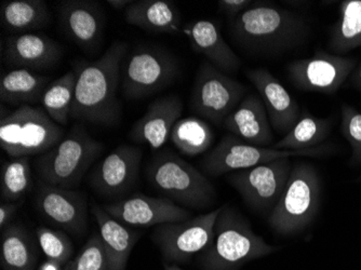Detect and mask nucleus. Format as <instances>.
<instances>
[{"label": "nucleus", "instance_id": "nucleus-28", "mask_svg": "<svg viewBox=\"0 0 361 270\" xmlns=\"http://www.w3.org/2000/svg\"><path fill=\"white\" fill-rule=\"evenodd\" d=\"M214 134L210 125L200 118L180 119L170 134L173 145L183 155L194 156L204 153L212 145Z\"/></svg>", "mask_w": 361, "mask_h": 270}, {"label": "nucleus", "instance_id": "nucleus-27", "mask_svg": "<svg viewBox=\"0 0 361 270\" xmlns=\"http://www.w3.org/2000/svg\"><path fill=\"white\" fill-rule=\"evenodd\" d=\"M37 251L25 227L10 224L1 233V265L5 270H32Z\"/></svg>", "mask_w": 361, "mask_h": 270}, {"label": "nucleus", "instance_id": "nucleus-3", "mask_svg": "<svg viewBox=\"0 0 361 270\" xmlns=\"http://www.w3.org/2000/svg\"><path fill=\"white\" fill-rule=\"evenodd\" d=\"M278 247L252 231L250 223L234 207H221L214 226V238L200 253L204 270H238L253 259L269 257Z\"/></svg>", "mask_w": 361, "mask_h": 270}, {"label": "nucleus", "instance_id": "nucleus-9", "mask_svg": "<svg viewBox=\"0 0 361 270\" xmlns=\"http://www.w3.org/2000/svg\"><path fill=\"white\" fill-rule=\"evenodd\" d=\"M245 94L247 88L243 83L204 61L195 77L190 106L200 117L214 125H223Z\"/></svg>", "mask_w": 361, "mask_h": 270}, {"label": "nucleus", "instance_id": "nucleus-29", "mask_svg": "<svg viewBox=\"0 0 361 270\" xmlns=\"http://www.w3.org/2000/svg\"><path fill=\"white\" fill-rule=\"evenodd\" d=\"M331 123L310 113H303L298 123L274 146L276 149L303 150L319 147L328 137Z\"/></svg>", "mask_w": 361, "mask_h": 270}, {"label": "nucleus", "instance_id": "nucleus-19", "mask_svg": "<svg viewBox=\"0 0 361 270\" xmlns=\"http://www.w3.org/2000/svg\"><path fill=\"white\" fill-rule=\"evenodd\" d=\"M245 75L259 92L274 129L285 135L289 133L301 117L295 99L278 79L264 68L249 70Z\"/></svg>", "mask_w": 361, "mask_h": 270}, {"label": "nucleus", "instance_id": "nucleus-25", "mask_svg": "<svg viewBox=\"0 0 361 270\" xmlns=\"http://www.w3.org/2000/svg\"><path fill=\"white\" fill-rule=\"evenodd\" d=\"M0 19L6 30L21 35L46 27L50 13L44 0H8L1 5Z\"/></svg>", "mask_w": 361, "mask_h": 270}, {"label": "nucleus", "instance_id": "nucleus-31", "mask_svg": "<svg viewBox=\"0 0 361 270\" xmlns=\"http://www.w3.org/2000/svg\"><path fill=\"white\" fill-rule=\"evenodd\" d=\"M76 80V70L65 73L60 78L52 81L42 95V109L58 125H66L70 121Z\"/></svg>", "mask_w": 361, "mask_h": 270}, {"label": "nucleus", "instance_id": "nucleus-30", "mask_svg": "<svg viewBox=\"0 0 361 270\" xmlns=\"http://www.w3.org/2000/svg\"><path fill=\"white\" fill-rule=\"evenodd\" d=\"M361 47V0H345L340 7V19L331 30L330 48L346 54Z\"/></svg>", "mask_w": 361, "mask_h": 270}, {"label": "nucleus", "instance_id": "nucleus-39", "mask_svg": "<svg viewBox=\"0 0 361 270\" xmlns=\"http://www.w3.org/2000/svg\"><path fill=\"white\" fill-rule=\"evenodd\" d=\"M164 270H184V269H182V268H180V266L176 265V264L165 263V264H164Z\"/></svg>", "mask_w": 361, "mask_h": 270}, {"label": "nucleus", "instance_id": "nucleus-1", "mask_svg": "<svg viewBox=\"0 0 361 270\" xmlns=\"http://www.w3.org/2000/svg\"><path fill=\"white\" fill-rule=\"evenodd\" d=\"M127 42H115L94 62L77 67L76 88L71 118L94 125H115L121 117L118 91Z\"/></svg>", "mask_w": 361, "mask_h": 270}, {"label": "nucleus", "instance_id": "nucleus-36", "mask_svg": "<svg viewBox=\"0 0 361 270\" xmlns=\"http://www.w3.org/2000/svg\"><path fill=\"white\" fill-rule=\"evenodd\" d=\"M218 5L223 13L232 16L235 19L241 12L250 8L252 6V1L250 0H221Z\"/></svg>", "mask_w": 361, "mask_h": 270}, {"label": "nucleus", "instance_id": "nucleus-16", "mask_svg": "<svg viewBox=\"0 0 361 270\" xmlns=\"http://www.w3.org/2000/svg\"><path fill=\"white\" fill-rule=\"evenodd\" d=\"M143 152L135 146L121 145L114 149L90 174L91 188L106 198L123 196L133 188L139 176Z\"/></svg>", "mask_w": 361, "mask_h": 270}, {"label": "nucleus", "instance_id": "nucleus-17", "mask_svg": "<svg viewBox=\"0 0 361 270\" xmlns=\"http://www.w3.org/2000/svg\"><path fill=\"white\" fill-rule=\"evenodd\" d=\"M60 26L73 42L86 52L100 47L105 16L100 4L92 0H64L58 6Z\"/></svg>", "mask_w": 361, "mask_h": 270}, {"label": "nucleus", "instance_id": "nucleus-34", "mask_svg": "<svg viewBox=\"0 0 361 270\" xmlns=\"http://www.w3.org/2000/svg\"><path fill=\"white\" fill-rule=\"evenodd\" d=\"M62 270H109L106 250L100 233H93L79 254Z\"/></svg>", "mask_w": 361, "mask_h": 270}, {"label": "nucleus", "instance_id": "nucleus-18", "mask_svg": "<svg viewBox=\"0 0 361 270\" xmlns=\"http://www.w3.org/2000/svg\"><path fill=\"white\" fill-rule=\"evenodd\" d=\"M62 56V47L39 32L12 35L4 40V63L13 70L32 72L51 70L59 64Z\"/></svg>", "mask_w": 361, "mask_h": 270}, {"label": "nucleus", "instance_id": "nucleus-40", "mask_svg": "<svg viewBox=\"0 0 361 270\" xmlns=\"http://www.w3.org/2000/svg\"><path fill=\"white\" fill-rule=\"evenodd\" d=\"M358 83H359V87H360V89H361V67H360V70H359V73H358Z\"/></svg>", "mask_w": 361, "mask_h": 270}, {"label": "nucleus", "instance_id": "nucleus-2", "mask_svg": "<svg viewBox=\"0 0 361 270\" xmlns=\"http://www.w3.org/2000/svg\"><path fill=\"white\" fill-rule=\"evenodd\" d=\"M310 26L298 14L277 6L252 5L231 25L233 39L250 54L277 56L301 46L310 36Z\"/></svg>", "mask_w": 361, "mask_h": 270}, {"label": "nucleus", "instance_id": "nucleus-35", "mask_svg": "<svg viewBox=\"0 0 361 270\" xmlns=\"http://www.w3.org/2000/svg\"><path fill=\"white\" fill-rule=\"evenodd\" d=\"M341 111V129L352 147V162L361 164V113L348 104H343Z\"/></svg>", "mask_w": 361, "mask_h": 270}, {"label": "nucleus", "instance_id": "nucleus-23", "mask_svg": "<svg viewBox=\"0 0 361 270\" xmlns=\"http://www.w3.org/2000/svg\"><path fill=\"white\" fill-rule=\"evenodd\" d=\"M91 212L106 250L109 270H126L131 252L139 240V233L109 215L103 207L94 204Z\"/></svg>", "mask_w": 361, "mask_h": 270}, {"label": "nucleus", "instance_id": "nucleus-15", "mask_svg": "<svg viewBox=\"0 0 361 270\" xmlns=\"http://www.w3.org/2000/svg\"><path fill=\"white\" fill-rule=\"evenodd\" d=\"M104 210L119 222L130 227H156L168 223L183 222L192 213L165 197L135 194L103 206Z\"/></svg>", "mask_w": 361, "mask_h": 270}, {"label": "nucleus", "instance_id": "nucleus-38", "mask_svg": "<svg viewBox=\"0 0 361 270\" xmlns=\"http://www.w3.org/2000/svg\"><path fill=\"white\" fill-rule=\"evenodd\" d=\"M107 4L115 10H126L133 4V1L131 0H109Z\"/></svg>", "mask_w": 361, "mask_h": 270}, {"label": "nucleus", "instance_id": "nucleus-12", "mask_svg": "<svg viewBox=\"0 0 361 270\" xmlns=\"http://www.w3.org/2000/svg\"><path fill=\"white\" fill-rule=\"evenodd\" d=\"M291 170L290 158L276 160L232 172L227 176V182L251 209L271 212L285 190Z\"/></svg>", "mask_w": 361, "mask_h": 270}, {"label": "nucleus", "instance_id": "nucleus-11", "mask_svg": "<svg viewBox=\"0 0 361 270\" xmlns=\"http://www.w3.org/2000/svg\"><path fill=\"white\" fill-rule=\"evenodd\" d=\"M220 208L178 223L158 225L152 240L166 263L183 264L192 255L204 252L214 238V226Z\"/></svg>", "mask_w": 361, "mask_h": 270}, {"label": "nucleus", "instance_id": "nucleus-21", "mask_svg": "<svg viewBox=\"0 0 361 270\" xmlns=\"http://www.w3.org/2000/svg\"><path fill=\"white\" fill-rule=\"evenodd\" d=\"M183 32L192 50L204 56L221 72L235 74L240 68V59L225 42L216 23L209 20H198L186 24Z\"/></svg>", "mask_w": 361, "mask_h": 270}, {"label": "nucleus", "instance_id": "nucleus-24", "mask_svg": "<svg viewBox=\"0 0 361 270\" xmlns=\"http://www.w3.org/2000/svg\"><path fill=\"white\" fill-rule=\"evenodd\" d=\"M125 20L130 25L158 34L176 35L180 30L178 8L168 0H137L125 10Z\"/></svg>", "mask_w": 361, "mask_h": 270}, {"label": "nucleus", "instance_id": "nucleus-26", "mask_svg": "<svg viewBox=\"0 0 361 270\" xmlns=\"http://www.w3.org/2000/svg\"><path fill=\"white\" fill-rule=\"evenodd\" d=\"M49 82V77L32 70H10L0 81L1 102L19 106L39 102Z\"/></svg>", "mask_w": 361, "mask_h": 270}, {"label": "nucleus", "instance_id": "nucleus-13", "mask_svg": "<svg viewBox=\"0 0 361 270\" xmlns=\"http://www.w3.org/2000/svg\"><path fill=\"white\" fill-rule=\"evenodd\" d=\"M36 208L49 223L71 235H79L88 225L86 195L42 182L36 194Z\"/></svg>", "mask_w": 361, "mask_h": 270}, {"label": "nucleus", "instance_id": "nucleus-32", "mask_svg": "<svg viewBox=\"0 0 361 270\" xmlns=\"http://www.w3.org/2000/svg\"><path fill=\"white\" fill-rule=\"evenodd\" d=\"M32 188L30 158H12L1 168L0 192L3 201L19 202Z\"/></svg>", "mask_w": 361, "mask_h": 270}, {"label": "nucleus", "instance_id": "nucleus-4", "mask_svg": "<svg viewBox=\"0 0 361 270\" xmlns=\"http://www.w3.org/2000/svg\"><path fill=\"white\" fill-rule=\"evenodd\" d=\"M146 176L162 197L180 206L206 209L216 200V188L208 178L170 150H162L152 158Z\"/></svg>", "mask_w": 361, "mask_h": 270}, {"label": "nucleus", "instance_id": "nucleus-20", "mask_svg": "<svg viewBox=\"0 0 361 270\" xmlns=\"http://www.w3.org/2000/svg\"><path fill=\"white\" fill-rule=\"evenodd\" d=\"M182 111L183 102L178 95L158 97L133 125L130 137L137 143L147 144L153 150L159 149L169 139Z\"/></svg>", "mask_w": 361, "mask_h": 270}, {"label": "nucleus", "instance_id": "nucleus-5", "mask_svg": "<svg viewBox=\"0 0 361 270\" xmlns=\"http://www.w3.org/2000/svg\"><path fill=\"white\" fill-rule=\"evenodd\" d=\"M103 149L102 142L93 139L78 123L56 146L38 156L36 170L42 182L72 190L80 184Z\"/></svg>", "mask_w": 361, "mask_h": 270}, {"label": "nucleus", "instance_id": "nucleus-14", "mask_svg": "<svg viewBox=\"0 0 361 270\" xmlns=\"http://www.w3.org/2000/svg\"><path fill=\"white\" fill-rule=\"evenodd\" d=\"M354 66L352 59L319 51L312 58L290 63L288 75L298 89L332 94L348 79Z\"/></svg>", "mask_w": 361, "mask_h": 270}, {"label": "nucleus", "instance_id": "nucleus-41", "mask_svg": "<svg viewBox=\"0 0 361 270\" xmlns=\"http://www.w3.org/2000/svg\"><path fill=\"white\" fill-rule=\"evenodd\" d=\"M357 182L361 183V176H359L358 180H357Z\"/></svg>", "mask_w": 361, "mask_h": 270}, {"label": "nucleus", "instance_id": "nucleus-10", "mask_svg": "<svg viewBox=\"0 0 361 270\" xmlns=\"http://www.w3.org/2000/svg\"><path fill=\"white\" fill-rule=\"evenodd\" d=\"M178 72V62L167 50L155 46L140 47L123 65V94L131 99L155 94L169 86Z\"/></svg>", "mask_w": 361, "mask_h": 270}, {"label": "nucleus", "instance_id": "nucleus-37", "mask_svg": "<svg viewBox=\"0 0 361 270\" xmlns=\"http://www.w3.org/2000/svg\"><path fill=\"white\" fill-rule=\"evenodd\" d=\"M21 201L12 202V201H3L0 204V228L1 231L9 226L14 215L21 207Z\"/></svg>", "mask_w": 361, "mask_h": 270}, {"label": "nucleus", "instance_id": "nucleus-6", "mask_svg": "<svg viewBox=\"0 0 361 270\" xmlns=\"http://www.w3.org/2000/svg\"><path fill=\"white\" fill-rule=\"evenodd\" d=\"M320 202L322 183L316 168L298 162L292 166L285 190L269 214V225L281 235L300 233L315 219Z\"/></svg>", "mask_w": 361, "mask_h": 270}, {"label": "nucleus", "instance_id": "nucleus-22", "mask_svg": "<svg viewBox=\"0 0 361 270\" xmlns=\"http://www.w3.org/2000/svg\"><path fill=\"white\" fill-rule=\"evenodd\" d=\"M233 135L250 145L264 147L273 141L267 109L261 97L247 95L223 123Z\"/></svg>", "mask_w": 361, "mask_h": 270}, {"label": "nucleus", "instance_id": "nucleus-8", "mask_svg": "<svg viewBox=\"0 0 361 270\" xmlns=\"http://www.w3.org/2000/svg\"><path fill=\"white\" fill-rule=\"evenodd\" d=\"M328 146L303 150L276 149L259 147L241 141L233 134H227L218 145L209 152L202 161L206 174L218 178L223 174L240 171L276 160L292 157H319L328 153Z\"/></svg>", "mask_w": 361, "mask_h": 270}, {"label": "nucleus", "instance_id": "nucleus-7", "mask_svg": "<svg viewBox=\"0 0 361 270\" xmlns=\"http://www.w3.org/2000/svg\"><path fill=\"white\" fill-rule=\"evenodd\" d=\"M63 137L61 125L42 107L22 105L0 121V146L12 158L42 155Z\"/></svg>", "mask_w": 361, "mask_h": 270}, {"label": "nucleus", "instance_id": "nucleus-33", "mask_svg": "<svg viewBox=\"0 0 361 270\" xmlns=\"http://www.w3.org/2000/svg\"><path fill=\"white\" fill-rule=\"evenodd\" d=\"M36 237L47 261L59 267L70 262L74 253V247L65 231L40 226L36 229Z\"/></svg>", "mask_w": 361, "mask_h": 270}]
</instances>
